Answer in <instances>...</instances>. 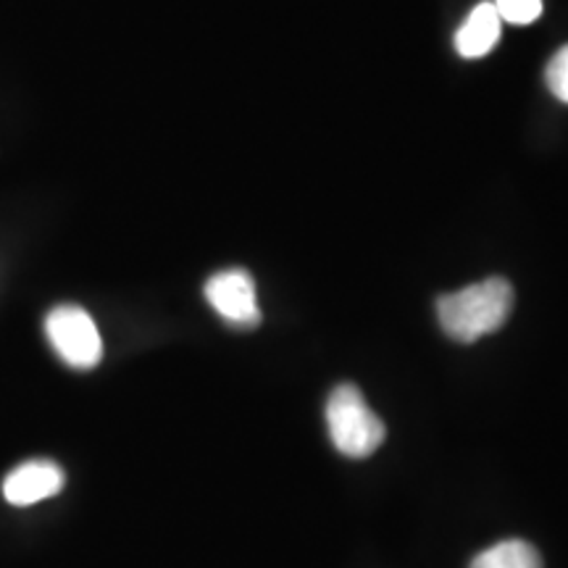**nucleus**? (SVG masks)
Listing matches in <instances>:
<instances>
[{
  "mask_svg": "<svg viewBox=\"0 0 568 568\" xmlns=\"http://www.w3.org/2000/svg\"><path fill=\"white\" fill-rule=\"evenodd\" d=\"M510 311H514V287L503 276L468 284L437 301L439 326L458 343H477L479 337L493 335L508 322Z\"/></svg>",
  "mask_w": 568,
  "mask_h": 568,
  "instance_id": "f257e3e1",
  "label": "nucleus"
},
{
  "mask_svg": "<svg viewBox=\"0 0 568 568\" xmlns=\"http://www.w3.org/2000/svg\"><path fill=\"white\" fill-rule=\"evenodd\" d=\"M326 426L332 443L347 458H368L385 443V422L368 408L364 393L355 385H339L326 403Z\"/></svg>",
  "mask_w": 568,
  "mask_h": 568,
  "instance_id": "f03ea898",
  "label": "nucleus"
},
{
  "mask_svg": "<svg viewBox=\"0 0 568 568\" xmlns=\"http://www.w3.org/2000/svg\"><path fill=\"white\" fill-rule=\"evenodd\" d=\"M45 335L63 364L92 368L103 358V339L95 322L80 305H59L45 318Z\"/></svg>",
  "mask_w": 568,
  "mask_h": 568,
  "instance_id": "7ed1b4c3",
  "label": "nucleus"
},
{
  "mask_svg": "<svg viewBox=\"0 0 568 568\" xmlns=\"http://www.w3.org/2000/svg\"><path fill=\"white\" fill-rule=\"evenodd\" d=\"M205 301L234 329H255L261 308L255 301V282L245 268H226L205 282Z\"/></svg>",
  "mask_w": 568,
  "mask_h": 568,
  "instance_id": "20e7f679",
  "label": "nucleus"
},
{
  "mask_svg": "<svg viewBox=\"0 0 568 568\" xmlns=\"http://www.w3.org/2000/svg\"><path fill=\"white\" fill-rule=\"evenodd\" d=\"M63 481H67V477H63L61 466L53 464V460H27V464L17 466L6 477L3 497L11 506L27 508L59 495L63 489Z\"/></svg>",
  "mask_w": 568,
  "mask_h": 568,
  "instance_id": "39448f33",
  "label": "nucleus"
},
{
  "mask_svg": "<svg viewBox=\"0 0 568 568\" xmlns=\"http://www.w3.org/2000/svg\"><path fill=\"white\" fill-rule=\"evenodd\" d=\"M503 19L495 11L493 3H479L477 9L468 13L460 30L456 32V51L464 59H481L487 55L500 40Z\"/></svg>",
  "mask_w": 568,
  "mask_h": 568,
  "instance_id": "423d86ee",
  "label": "nucleus"
},
{
  "mask_svg": "<svg viewBox=\"0 0 568 568\" xmlns=\"http://www.w3.org/2000/svg\"><path fill=\"white\" fill-rule=\"evenodd\" d=\"M471 568H542V558L535 545L524 539H506L497 542L474 558Z\"/></svg>",
  "mask_w": 568,
  "mask_h": 568,
  "instance_id": "0eeeda50",
  "label": "nucleus"
},
{
  "mask_svg": "<svg viewBox=\"0 0 568 568\" xmlns=\"http://www.w3.org/2000/svg\"><path fill=\"white\" fill-rule=\"evenodd\" d=\"M493 6L503 21L518 27L531 24L542 13V0H493Z\"/></svg>",
  "mask_w": 568,
  "mask_h": 568,
  "instance_id": "6e6552de",
  "label": "nucleus"
},
{
  "mask_svg": "<svg viewBox=\"0 0 568 568\" xmlns=\"http://www.w3.org/2000/svg\"><path fill=\"white\" fill-rule=\"evenodd\" d=\"M545 82H548L552 95L568 105V45L560 48L550 59L548 71H545Z\"/></svg>",
  "mask_w": 568,
  "mask_h": 568,
  "instance_id": "1a4fd4ad",
  "label": "nucleus"
}]
</instances>
